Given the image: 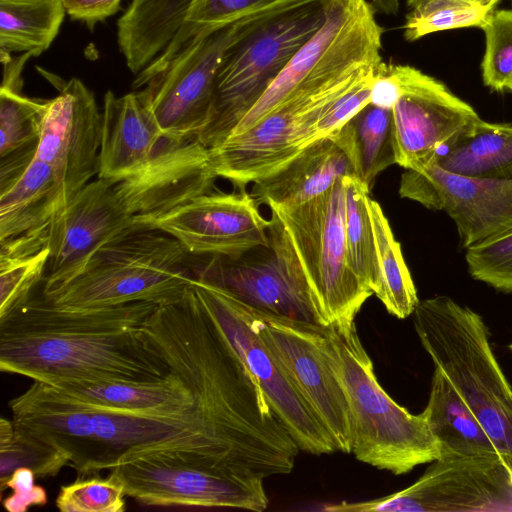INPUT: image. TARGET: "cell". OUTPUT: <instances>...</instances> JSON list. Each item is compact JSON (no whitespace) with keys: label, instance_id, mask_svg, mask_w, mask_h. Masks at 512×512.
<instances>
[{"label":"cell","instance_id":"30bf717a","mask_svg":"<svg viewBox=\"0 0 512 512\" xmlns=\"http://www.w3.org/2000/svg\"><path fill=\"white\" fill-rule=\"evenodd\" d=\"M378 66L299 90L247 131L230 135L209 148L216 176L245 189L282 168L317 141L316 125L323 114Z\"/></svg>","mask_w":512,"mask_h":512},{"label":"cell","instance_id":"74e56055","mask_svg":"<svg viewBox=\"0 0 512 512\" xmlns=\"http://www.w3.org/2000/svg\"><path fill=\"white\" fill-rule=\"evenodd\" d=\"M125 496L123 483L110 473L61 486L56 506L62 512H121L126 509Z\"/></svg>","mask_w":512,"mask_h":512},{"label":"cell","instance_id":"4316f807","mask_svg":"<svg viewBox=\"0 0 512 512\" xmlns=\"http://www.w3.org/2000/svg\"><path fill=\"white\" fill-rule=\"evenodd\" d=\"M421 414L440 445L441 457H502L451 380L439 368L434 369L428 403Z\"/></svg>","mask_w":512,"mask_h":512},{"label":"cell","instance_id":"d590c367","mask_svg":"<svg viewBox=\"0 0 512 512\" xmlns=\"http://www.w3.org/2000/svg\"><path fill=\"white\" fill-rule=\"evenodd\" d=\"M481 29L485 34L483 83L493 91L512 93V8L494 9Z\"/></svg>","mask_w":512,"mask_h":512},{"label":"cell","instance_id":"484cf974","mask_svg":"<svg viewBox=\"0 0 512 512\" xmlns=\"http://www.w3.org/2000/svg\"><path fill=\"white\" fill-rule=\"evenodd\" d=\"M192 0H132L117 21V43L137 76L172 43Z\"/></svg>","mask_w":512,"mask_h":512},{"label":"cell","instance_id":"e0dca14e","mask_svg":"<svg viewBox=\"0 0 512 512\" xmlns=\"http://www.w3.org/2000/svg\"><path fill=\"white\" fill-rule=\"evenodd\" d=\"M136 226L115 181L89 182L47 226L50 255L40 291L48 294L73 279L98 248Z\"/></svg>","mask_w":512,"mask_h":512},{"label":"cell","instance_id":"277c9868","mask_svg":"<svg viewBox=\"0 0 512 512\" xmlns=\"http://www.w3.org/2000/svg\"><path fill=\"white\" fill-rule=\"evenodd\" d=\"M296 206L270 207L269 245L306 296L316 323L350 327L373 294L353 271L344 234L345 182Z\"/></svg>","mask_w":512,"mask_h":512},{"label":"cell","instance_id":"ba28073f","mask_svg":"<svg viewBox=\"0 0 512 512\" xmlns=\"http://www.w3.org/2000/svg\"><path fill=\"white\" fill-rule=\"evenodd\" d=\"M331 0H300L262 20L226 53L216 80V115L198 139L220 144L294 55L318 32Z\"/></svg>","mask_w":512,"mask_h":512},{"label":"cell","instance_id":"9a60e30c","mask_svg":"<svg viewBox=\"0 0 512 512\" xmlns=\"http://www.w3.org/2000/svg\"><path fill=\"white\" fill-rule=\"evenodd\" d=\"M399 195L455 223L464 248L512 231V179H478L456 175L432 160L401 175Z\"/></svg>","mask_w":512,"mask_h":512},{"label":"cell","instance_id":"d6986e66","mask_svg":"<svg viewBox=\"0 0 512 512\" xmlns=\"http://www.w3.org/2000/svg\"><path fill=\"white\" fill-rule=\"evenodd\" d=\"M400 96L392 107L396 162L420 170L438 149L469 122L475 109L441 81L420 70L396 64Z\"/></svg>","mask_w":512,"mask_h":512},{"label":"cell","instance_id":"4dcf8cb0","mask_svg":"<svg viewBox=\"0 0 512 512\" xmlns=\"http://www.w3.org/2000/svg\"><path fill=\"white\" fill-rule=\"evenodd\" d=\"M369 211L374 230L378 271V283L374 294L388 313L405 319L413 314L419 303L417 291L400 243L395 239L380 204L371 198Z\"/></svg>","mask_w":512,"mask_h":512},{"label":"cell","instance_id":"8fae6325","mask_svg":"<svg viewBox=\"0 0 512 512\" xmlns=\"http://www.w3.org/2000/svg\"><path fill=\"white\" fill-rule=\"evenodd\" d=\"M192 286L200 302L257 379L268 403L301 451L330 454L334 442L289 374L260 336L249 307L228 292L198 279Z\"/></svg>","mask_w":512,"mask_h":512},{"label":"cell","instance_id":"8d00e7d4","mask_svg":"<svg viewBox=\"0 0 512 512\" xmlns=\"http://www.w3.org/2000/svg\"><path fill=\"white\" fill-rule=\"evenodd\" d=\"M50 250L0 253V316L24 301L41 283Z\"/></svg>","mask_w":512,"mask_h":512},{"label":"cell","instance_id":"603a6c76","mask_svg":"<svg viewBox=\"0 0 512 512\" xmlns=\"http://www.w3.org/2000/svg\"><path fill=\"white\" fill-rule=\"evenodd\" d=\"M356 177L347 150L334 134L319 139L276 172L253 183L250 194L260 204L296 206L327 192L343 177Z\"/></svg>","mask_w":512,"mask_h":512},{"label":"cell","instance_id":"d6a6232c","mask_svg":"<svg viewBox=\"0 0 512 512\" xmlns=\"http://www.w3.org/2000/svg\"><path fill=\"white\" fill-rule=\"evenodd\" d=\"M44 109L45 100L0 88V160L35 157Z\"/></svg>","mask_w":512,"mask_h":512},{"label":"cell","instance_id":"d4e9b609","mask_svg":"<svg viewBox=\"0 0 512 512\" xmlns=\"http://www.w3.org/2000/svg\"><path fill=\"white\" fill-rule=\"evenodd\" d=\"M432 161L450 173L493 180L512 179V125L480 117L445 142Z\"/></svg>","mask_w":512,"mask_h":512},{"label":"cell","instance_id":"7c38bea8","mask_svg":"<svg viewBox=\"0 0 512 512\" xmlns=\"http://www.w3.org/2000/svg\"><path fill=\"white\" fill-rule=\"evenodd\" d=\"M327 511H512V470L501 456H443L409 487L362 502H342Z\"/></svg>","mask_w":512,"mask_h":512},{"label":"cell","instance_id":"ee69618b","mask_svg":"<svg viewBox=\"0 0 512 512\" xmlns=\"http://www.w3.org/2000/svg\"><path fill=\"white\" fill-rule=\"evenodd\" d=\"M15 432V426L13 421H9L8 419L1 417L0 419V446H4L8 444Z\"/></svg>","mask_w":512,"mask_h":512},{"label":"cell","instance_id":"4fadbf2b","mask_svg":"<svg viewBox=\"0 0 512 512\" xmlns=\"http://www.w3.org/2000/svg\"><path fill=\"white\" fill-rule=\"evenodd\" d=\"M126 496L149 506L232 508L261 512L263 478L228 474L157 455L131 457L110 469Z\"/></svg>","mask_w":512,"mask_h":512},{"label":"cell","instance_id":"f35d334b","mask_svg":"<svg viewBox=\"0 0 512 512\" xmlns=\"http://www.w3.org/2000/svg\"><path fill=\"white\" fill-rule=\"evenodd\" d=\"M472 278L512 293V231L466 248Z\"/></svg>","mask_w":512,"mask_h":512},{"label":"cell","instance_id":"60d3db41","mask_svg":"<svg viewBox=\"0 0 512 512\" xmlns=\"http://www.w3.org/2000/svg\"><path fill=\"white\" fill-rule=\"evenodd\" d=\"M35 473L28 467H19L10 476L6 488L12 494L3 501L9 512H25L30 507L43 506L47 503V493L43 487L35 484Z\"/></svg>","mask_w":512,"mask_h":512},{"label":"cell","instance_id":"9c48e42d","mask_svg":"<svg viewBox=\"0 0 512 512\" xmlns=\"http://www.w3.org/2000/svg\"><path fill=\"white\" fill-rule=\"evenodd\" d=\"M300 0L260 4L234 21L199 35L140 91L164 135L199 139L216 115V80L228 50L262 20Z\"/></svg>","mask_w":512,"mask_h":512},{"label":"cell","instance_id":"5b68a950","mask_svg":"<svg viewBox=\"0 0 512 512\" xmlns=\"http://www.w3.org/2000/svg\"><path fill=\"white\" fill-rule=\"evenodd\" d=\"M323 350L348 401L351 453L357 460L402 475L441 457L423 415L408 412L379 384L355 323L323 326Z\"/></svg>","mask_w":512,"mask_h":512},{"label":"cell","instance_id":"8992f818","mask_svg":"<svg viewBox=\"0 0 512 512\" xmlns=\"http://www.w3.org/2000/svg\"><path fill=\"white\" fill-rule=\"evenodd\" d=\"M412 316L434 366L451 380L512 470V386L483 318L445 295L419 301Z\"/></svg>","mask_w":512,"mask_h":512},{"label":"cell","instance_id":"ac0fdd59","mask_svg":"<svg viewBox=\"0 0 512 512\" xmlns=\"http://www.w3.org/2000/svg\"><path fill=\"white\" fill-rule=\"evenodd\" d=\"M101 121L93 93L78 78L45 100L35 157L54 171L68 204L98 175Z\"/></svg>","mask_w":512,"mask_h":512},{"label":"cell","instance_id":"7a4b0ae2","mask_svg":"<svg viewBox=\"0 0 512 512\" xmlns=\"http://www.w3.org/2000/svg\"><path fill=\"white\" fill-rule=\"evenodd\" d=\"M33 292L0 316V370L34 381H155L171 371L143 325L146 301L63 309Z\"/></svg>","mask_w":512,"mask_h":512},{"label":"cell","instance_id":"44dd1931","mask_svg":"<svg viewBox=\"0 0 512 512\" xmlns=\"http://www.w3.org/2000/svg\"><path fill=\"white\" fill-rule=\"evenodd\" d=\"M195 279L270 314L316 323L312 308L269 246L238 257L190 254Z\"/></svg>","mask_w":512,"mask_h":512},{"label":"cell","instance_id":"f546056e","mask_svg":"<svg viewBox=\"0 0 512 512\" xmlns=\"http://www.w3.org/2000/svg\"><path fill=\"white\" fill-rule=\"evenodd\" d=\"M66 11L61 0H0V51L39 56L60 30Z\"/></svg>","mask_w":512,"mask_h":512},{"label":"cell","instance_id":"83f0119b","mask_svg":"<svg viewBox=\"0 0 512 512\" xmlns=\"http://www.w3.org/2000/svg\"><path fill=\"white\" fill-rule=\"evenodd\" d=\"M67 205L54 171L34 157L14 185L0 194V241L46 228Z\"/></svg>","mask_w":512,"mask_h":512},{"label":"cell","instance_id":"6da1fadb","mask_svg":"<svg viewBox=\"0 0 512 512\" xmlns=\"http://www.w3.org/2000/svg\"><path fill=\"white\" fill-rule=\"evenodd\" d=\"M142 329L192 392L209 436L235 471L263 479L292 472L301 450L192 284L179 299L157 305Z\"/></svg>","mask_w":512,"mask_h":512},{"label":"cell","instance_id":"ffe728a7","mask_svg":"<svg viewBox=\"0 0 512 512\" xmlns=\"http://www.w3.org/2000/svg\"><path fill=\"white\" fill-rule=\"evenodd\" d=\"M216 178L209 149L198 139L165 135L148 164L115 181V189L127 210L144 226L148 220L212 191Z\"/></svg>","mask_w":512,"mask_h":512},{"label":"cell","instance_id":"e575fe53","mask_svg":"<svg viewBox=\"0 0 512 512\" xmlns=\"http://www.w3.org/2000/svg\"><path fill=\"white\" fill-rule=\"evenodd\" d=\"M15 426V425H14ZM69 464L68 456L52 444L25 430L15 427L12 440L0 446V489L19 467H28L36 478L56 476Z\"/></svg>","mask_w":512,"mask_h":512},{"label":"cell","instance_id":"7bdbcfd3","mask_svg":"<svg viewBox=\"0 0 512 512\" xmlns=\"http://www.w3.org/2000/svg\"><path fill=\"white\" fill-rule=\"evenodd\" d=\"M400 96V80L396 64L382 63L376 69L371 86L370 103L392 109Z\"/></svg>","mask_w":512,"mask_h":512},{"label":"cell","instance_id":"836d02e7","mask_svg":"<svg viewBox=\"0 0 512 512\" xmlns=\"http://www.w3.org/2000/svg\"><path fill=\"white\" fill-rule=\"evenodd\" d=\"M499 0H424L407 14L404 38L413 42L431 33L481 28Z\"/></svg>","mask_w":512,"mask_h":512},{"label":"cell","instance_id":"f6af8a7d","mask_svg":"<svg viewBox=\"0 0 512 512\" xmlns=\"http://www.w3.org/2000/svg\"><path fill=\"white\" fill-rule=\"evenodd\" d=\"M372 2L374 8L388 15L396 14L399 9V0H372Z\"/></svg>","mask_w":512,"mask_h":512},{"label":"cell","instance_id":"3957f363","mask_svg":"<svg viewBox=\"0 0 512 512\" xmlns=\"http://www.w3.org/2000/svg\"><path fill=\"white\" fill-rule=\"evenodd\" d=\"M9 407L15 427L63 451L80 476L110 470L144 448L184 436L198 437L227 460L198 407L176 415L121 412L76 400L40 381Z\"/></svg>","mask_w":512,"mask_h":512},{"label":"cell","instance_id":"2e32d148","mask_svg":"<svg viewBox=\"0 0 512 512\" xmlns=\"http://www.w3.org/2000/svg\"><path fill=\"white\" fill-rule=\"evenodd\" d=\"M245 189L210 191L148 220L144 226L174 237L189 254L238 257L269 246L270 220Z\"/></svg>","mask_w":512,"mask_h":512},{"label":"cell","instance_id":"5bb4252c","mask_svg":"<svg viewBox=\"0 0 512 512\" xmlns=\"http://www.w3.org/2000/svg\"><path fill=\"white\" fill-rule=\"evenodd\" d=\"M248 307L260 336L328 431L336 450L351 453L349 405L323 350V326Z\"/></svg>","mask_w":512,"mask_h":512},{"label":"cell","instance_id":"7402d4cb","mask_svg":"<svg viewBox=\"0 0 512 512\" xmlns=\"http://www.w3.org/2000/svg\"><path fill=\"white\" fill-rule=\"evenodd\" d=\"M165 135L140 92L104 95L97 178L119 181L140 172Z\"/></svg>","mask_w":512,"mask_h":512},{"label":"cell","instance_id":"52a82bcc","mask_svg":"<svg viewBox=\"0 0 512 512\" xmlns=\"http://www.w3.org/2000/svg\"><path fill=\"white\" fill-rule=\"evenodd\" d=\"M194 277L190 254L172 236L136 226L113 237L70 281L41 294L63 309H92L146 301L155 304L182 297Z\"/></svg>","mask_w":512,"mask_h":512},{"label":"cell","instance_id":"cb8c5ba5","mask_svg":"<svg viewBox=\"0 0 512 512\" xmlns=\"http://www.w3.org/2000/svg\"><path fill=\"white\" fill-rule=\"evenodd\" d=\"M46 384L76 400L121 412L176 415L197 407L190 389L172 371L155 381L59 379Z\"/></svg>","mask_w":512,"mask_h":512},{"label":"cell","instance_id":"bcb514c9","mask_svg":"<svg viewBox=\"0 0 512 512\" xmlns=\"http://www.w3.org/2000/svg\"><path fill=\"white\" fill-rule=\"evenodd\" d=\"M509 350L512 352V344L508 346Z\"/></svg>","mask_w":512,"mask_h":512},{"label":"cell","instance_id":"b9f144b4","mask_svg":"<svg viewBox=\"0 0 512 512\" xmlns=\"http://www.w3.org/2000/svg\"><path fill=\"white\" fill-rule=\"evenodd\" d=\"M66 14L93 31L97 23L116 14L121 0H61Z\"/></svg>","mask_w":512,"mask_h":512},{"label":"cell","instance_id":"f1b7e54d","mask_svg":"<svg viewBox=\"0 0 512 512\" xmlns=\"http://www.w3.org/2000/svg\"><path fill=\"white\" fill-rule=\"evenodd\" d=\"M335 134L350 155L356 178L369 188L379 173L397 164L392 109L369 103Z\"/></svg>","mask_w":512,"mask_h":512},{"label":"cell","instance_id":"ab89813d","mask_svg":"<svg viewBox=\"0 0 512 512\" xmlns=\"http://www.w3.org/2000/svg\"><path fill=\"white\" fill-rule=\"evenodd\" d=\"M375 72L340 97L323 114L316 125V140L334 133L370 103Z\"/></svg>","mask_w":512,"mask_h":512},{"label":"cell","instance_id":"1f68e13d","mask_svg":"<svg viewBox=\"0 0 512 512\" xmlns=\"http://www.w3.org/2000/svg\"><path fill=\"white\" fill-rule=\"evenodd\" d=\"M345 182L344 234L350 265L373 292L378 283L374 230L369 211V187L356 177L347 176Z\"/></svg>","mask_w":512,"mask_h":512}]
</instances>
